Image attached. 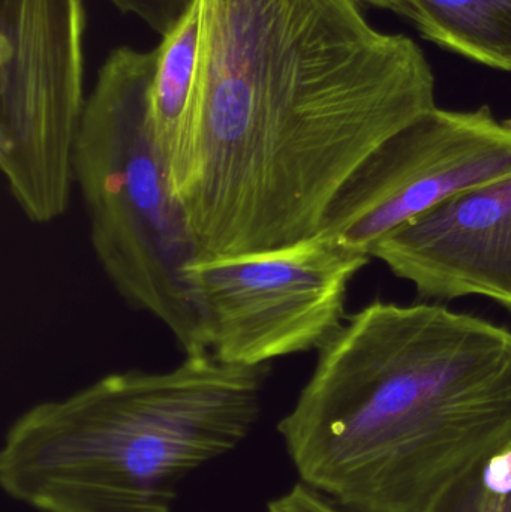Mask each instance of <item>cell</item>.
Returning <instances> with one entry per match:
<instances>
[{
	"instance_id": "13",
	"label": "cell",
	"mask_w": 511,
	"mask_h": 512,
	"mask_svg": "<svg viewBox=\"0 0 511 512\" xmlns=\"http://www.w3.org/2000/svg\"><path fill=\"white\" fill-rule=\"evenodd\" d=\"M266 512H351L338 502L303 483L294 484L284 495L267 504Z\"/></svg>"
},
{
	"instance_id": "12",
	"label": "cell",
	"mask_w": 511,
	"mask_h": 512,
	"mask_svg": "<svg viewBox=\"0 0 511 512\" xmlns=\"http://www.w3.org/2000/svg\"><path fill=\"white\" fill-rule=\"evenodd\" d=\"M123 14L137 15L164 36L185 17L195 0H110Z\"/></svg>"
},
{
	"instance_id": "11",
	"label": "cell",
	"mask_w": 511,
	"mask_h": 512,
	"mask_svg": "<svg viewBox=\"0 0 511 512\" xmlns=\"http://www.w3.org/2000/svg\"><path fill=\"white\" fill-rule=\"evenodd\" d=\"M422 512H511V442L462 472Z\"/></svg>"
},
{
	"instance_id": "2",
	"label": "cell",
	"mask_w": 511,
	"mask_h": 512,
	"mask_svg": "<svg viewBox=\"0 0 511 512\" xmlns=\"http://www.w3.org/2000/svg\"><path fill=\"white\" fill-rule=\"evenodd\" d=\"M278 432L300 483L351 512H422L511 442V331L375 301L318 349Z\"/></svg>"
},
{
	"instance_id": "3",
	"label": "cell",
	"mask_w": 511,
	"mask_h": 512,
	"mask_svg": "<svg viewBox=\"0 0 511 512\" xmlns=\"http://www.w3.org/2000/svg\"><path fill=\"white\" fill-rule=\"evenodd\" d=\"M267 376L209 352L38 403L6 433L0 486L39 512L171 511L180 481L248 438Z\"/></svg>"
},
{
	"instance_id": "10",
	"label": "cell",
	"mask_w": 511,
	"mask_h": 512,
	"mask_svg": "<svg viewBox=\"0 0 511 512\" xmlns=\"http://www.w3.org/2000/svg\"><path fill=\"white\" fill-rule=\"evenodd\" d=\"M413 21L435 44L511 71V0H366Z\"/></svg>"
},
{
	"instance_id": "9",
	"label": "cell",
	"mask_w": 511,
	"mask_h": 512,
	"mask_svg": "<svg viewBox=\"0 0 511 512\" xmlns=\"http://www.w3.org/2000/svg\"><path fill=\"white\" fill-rule=\"evenodd\" d=\"M203 0H195L185 17L162 36L156 47L152 117L174 194H179L189 162L191 116L203 38Z\"/></svg>"
},
{
	"instance_id": "4",
	"label": "cell",
	"mask_w": 511,
	"mask_h": 512,
	"mask_svg": "<svg viewBox=\"0 0 511 512\" xmlns=\"http://www.w3.org/2000/svg\"><path fill=\"white\" fill-rule=\"evenodd\" d=\"M156 62V48L111 51L87 98L75 182L89 213L93 251L116 291L158 319L183 354H209L192 277L200 248L153 126Z\"/></svg>"
},
{
	"instance_id": "14",
	"label": "cell",
	"mask_w": 511,
	"mask_h": 512,
	"mask_svg": "<svg viewBox=\"0 0 511 512\" xmlns=\"http://www.w3.org/2000/svg\"><path fill=\"white\" fill-rule=\"evenodd\" d=\"M119 512H170L165 510H132V511H119Z\"/></svg>"
},
{
	"instance_id": "8",
	"label": "cell",
	"mask_w": 511,
	"mask_h": 512,
	"mask_svg": "<svg viewBox=\"0 0 511 512\" xmlns=\"http://www.w3.org/2000/svg\"><path fill=\"white\" fill-rule=\"evenodd\" d=\"M422 298L488 297L511 312V176L453 195L372 248Z\"/></svg>"
},
{
	"instance_id": "1",
	"label": "cell",
	"mask_w": 511,
	"mask_h": 512,
	"mask_svg": "<svg viewBox=\"0 0 511 512\" xmlns=\"http://www.w3.org/2000/svg\"><path fill=\"white\" fill-rule=\"evenodd\" d=\"M179 201L200 259L320 230L354 171L435 105L425 53L360 0H203Z\"/></svg>"
},
{
	"instance_id": "6",
	"label": "cell",
	"mask_w": 511,
	"mask_h": 512,
	"mask_svg": "<svg viewBox=\"0 0 511 512\" xmlns=\"http://www.w3.org/2000/svg\"><path fill=\"white\" fill-rule=\"evenodd\" d=\"M329 237L192 265L209 352L233 366H269L320 349L345 322L351 279L369 262Z\"/></svg>"
},
{
	"instance_id": "7",
	"label": "cell",
	"mask_w": 511,
	"mask_h": 512,
	"mask_svg": "<svg viewBox=\"0 0 511 512\" xmlns=\"http://www.w3.org/2000/svg\"><path fill=\"white\" fill-rule=\"evenodd\" d=\"M511 176V125L491 108L434 107L387 138L345 182L318 234L368 255L411 219Z\"/></svg>"
},
{
	"instance_id": "5",
	"label": "cell",
	"mask_w": 511,
	"mask_h": 512,
	"mask_svg": "<svg viewBox=\"0 0 511 512\" xmlns=\"http://www.w3.org/2000/svg\"><path fill=\"white\" fill-rule=\"evenodd\" d=\"M83 0H0V168L33 224L62 218L84 99Z\"/></svg>"
}]
</instances>
